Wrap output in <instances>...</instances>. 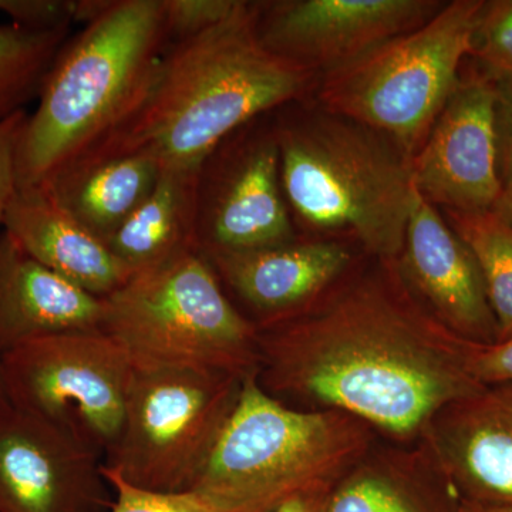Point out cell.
Listing matches in <instances>:
<instances>
[{
	"label": "cell",
	"mask_w": 512,
	"mask_h": 512,
	"mask_svg": "<svg viewBox=\"0 0 512 512\" xmlns=\"http://www.w3.org/2000/svg\"><path fill=\"white\" fill-rule=\"evenodd\" d=\"M372 443L365 421L286 406L252 370L190 494L214 512H274L301 495L333 490Z\"/></svg>",
	"instance_id": "5b68a950"
},
{
	"label": "cell",
	"mask_w": 512,
	"mask_h": 512,
	"mask_svg": "<svg viewBox=\"0 0 512 512\" xmlns=\"http://www.w3.org/2000/svg\"><path fill=\"white\" fill-rule=\"evenodd\" d=\"M410 170L416 190L437 208L463 214L494 210L504 190L491 77L478 69L461 77Z\"/></svg>",
	"instance_id": "4fadbf2b"
},
{
	"label": "cell",
	"mask_w": 512,
	"mask_h": 512,
	"mask_svg": "<svg viewBox=\"0 0 512 512\" xmlns=\"http://www.w3.org/2000/svg\"><path fill=\"white\" fill-rule=\"evenodd\" d=\"M6 399L101 458L119 440L133 360L101 329L33 340L0 356Z\"/></svg>",
	"instance_id": "9c48e42d"
},
{
	"label": "cell",
	"mask_w": 512,
	"mask_h": 512,
	"mask_svg": "<svg viewBox=\"0 0 512 512\" xmlns=\"http://www.w3.org/2000/svg\"><path fill=\"white\" fill-rule=\"evenodd\" d=\"M451 228L476 256L488 301L498 325V340L512 336V227L494 211L444 212ZM497 340V342H498Z\"/></svg>",
	"instance_id": "603a6c76"
},
{
	"label": "cell",
	"mask_w": 512,
	"mask_h": 512,
	"mask_svg": "<svg viewBox=\"0 0 512 512\" xmlns=\"http://www.w3.org/2000/svg\"><path fill=\"white\" fill-rule=\"evenodd\" d=\"M69 29L0 25V121L39 99L47 74L67 42Z\"/></svg>",
	"instance_id": "7402d4cb"
},
{
	"label": "cell",
	"mask_w": 512,
	"mask_h": 512,
	"mask_svg": "<svg viewBox=\"0 0 512 512\" xmlns=\"http://www.w3.org/2000/svg\"><path fill=\"white\" fill-rule=\"evenodd\" d=\"M330 493L332 490L301 495V497L288 501L274 512H328Z\"/></svg>",
	"instance_id": "f546056e"
},
{
	"label": "cell",
	"mask_w": 512,
	"mask_h": 512,
	"mask_svg": "<svg viewBox=\"0 0 512 512\" xmlns=\"http://www.w3.org/2000/svg\"><path fill=\"white\" fill-rule=\"evenodd\" d=\"M28 111H19L9 119L0 121V225L9 202L18 191V147Z\"/></svg>",
	"instance_id": "f1b7e54d"
},
{
	"label": "cell",
	"mask_w": 512,
	"mask_h": 512,
	"mask_svg": "<svg viewBox=\"0 0 512 512\" xmlns=\"http://www.w3.org/2000/svg\"><path fill=\"white\" fill-rule=\"evenodd\" d=\"M114 491L110 512H214L190 493L164 494L140 490L104 471Z\"/></svg>",
	"instance_id": "484cf974"
},
{
	"label": "cell",
	"mask_w": 512,
	"mask_h": 512,
	"mask_svg": "<svg viewBox=\"0 0 512 512\" xmlns=\"http://www.w3.org/2000/svg\"><path fill=\"white\" fill-rule=\"evenodd\" d=\"M420 447L460 503L512 510V383L448 404Z\"/></svg>",
	"instance_id": "9a60e30c"
},
{
	"label": "cell",
	"mask_w": 512,
	"mask_h": 512,
	"mask_svg": "<svg viewBox=\"0 0 512 512\" xmlns=\"http://www.w3.org/2000/svg\"><path fill=\"white\" fill-rule=\"evenodd\" d=\"M443 5L436 0L256 2V32L269 52L326 73L419 28Z\"/></svg>",
	"instance_id": "7c38bea8"
},
{
	"label": "cell",
	"mask_w": 512,
	"mask_h": 512,
	"mask_svg": "<svg viewBox=\"0 0 512 512\" xmlns=\"http://www.w3.org/2000/svg\"><path fill=\"white\" fill-rule=\"evenodd\" d=\"M276 111L282 187L293 222L316 235H349L377 261H397L416 192L409 158L345 117Z\"/></svg>",
	"instance_id": "277c9868"
},
{
	"label": "cell",
	"mask_w": 512,
	"mask_h": 512,
	"mask_svg": "<svg viewBox=\"0 0 512 512\" xmlns=\"http://www.w3.org/2000/svg\"><path fill=\"white\" fill-rule=\"evenodd\" d=\"M100 329L134 363L238 377L258 363V328L228 298L200 251L131 276L103 298Z\"/></svg>",
	"instance_id": "52a82bcc"
},
{
	"label": "cell",
	"mask_w": 512,
	"mask_h": 512,
	"mask_svg": "<svg viewBox=\"0 0 512 512\" xmlns=\"http://www.w3.org/2000/svg\"><path fill=\"white\" fill-rule=\"evenodd\" d=\"M5 402H8V399H6L5 382H3L2 360H0V406H2V404Z\"/></svg>",
	"instance_id": "1f68e13d"
},
{
	"label": "cell",
	"mask_w": 512,
	"mask_h": 512,
	"mask_svg": "<svg viewBox=\"0 0 512 512\" xmlns=\"http://www.w3.org/2000/svg\"><path fill=\"white\" fill-rule=\"evenodd\" d=\"M255 13L254 2L239 0L220 25L165 47L133 109L70 168L128 153L200 167L234 131L305 97L316 73L269 52Z\"/></svg>",
	"instance_id": "7a4b0ae2"
},
{
	"label": "cell",
	"mask_w": 512,
	"mask_h": 512,
	"mask_svg": "<svg viewBox=\"0 0 512 512\" xmlns=\"http://www.w3.org/2000/svg\"><path fill=\"white\" fill-rule=\"evenodd\" d=\"M244 377L134 363L119 440L103 470L154 493H190L237 402Z\"/></svg>",
	"instance_id": "ba28073f"
},
{
	"label": "cell",
	"mask_w": 512,
	"mask_h": 512,
	"mask_svg": "<svg viewBox=\"0 0 512 512\" xmlns=\"http://www.w3.org/2000/svg\"><path fill=\"white\" fill-rule=\"evenodd\" d=\"M470 56L488 77L512 74V0L485 2Z\"/></svg>",
	"instance_id": "cb8c5ba5"
},
{
	"label": "cell",
	"mask_w": 512,
	"mask_h": 512,
	"mask_svg": "<svg viewBox=\"0 0 512 512\" xmlns=\"http://www.w3.org/2000/svg\"><path fill=\"white\" fill-rule=\"evenodd\" d=\"M493 211L512 227V190L503 192Z\"/></svg>",
	"instance_id": "4dcf8cb0"
},
{
	"label": "cell",
	"mask_w": 512,
	"mask_h": 512,
	"mask_svg": "<svg viewBox=\"0 0 512 512\" xmlns=\"http://www.w3.org/2000/svg\"><path fill=\"white\" fill-rule=\"evenodd\" d=\"M485 0H453L419 28L323 73L322 110L362 124L412 160L460 83Z\"/></svg>",
	"instance_id": "8992f818"
},
{
	"label": "cell",
	"mask_w": 512,
	"mask_h": 512,
	"mask_svg": "<svg viewBox=\"0 0 512 512\" xmlns=\"http://www.w3.org/2000/svg\"><path fill=\"white\" fill-rule=\"evenodd\" d=\"M468 372L483 386L512 383V336L488 343H468Z\"/></svg>",
	"instance_id": "4316f807"
},
{
	"label": "cell",
	"mask_w": 512,
	"mask_h": 512,
	"mask_svg": "<svg viewBox=\"0 0 512 512\" xmlns=\"http://www.w3.org/2000/svg\"><path fill=\"white\" fill-rule=\"evenodd\" d=\"M396 265L409 291L444 328L468 342H497V319L476 256L417 190Z\"/></svg>",
	"instance_id": "5bb4252c"
},
{
	"label": "cell",
	"mask_w": 512,
	"mask_h": 512,
	"mask_svg": "<svg viewBox=\"0 0 512 512\" xmlns=\"http://www.w3.org/2000/svg\"><path fill=\"white\" fill-rule=\"evenodd\" d=\"M103 299L37 262L0 232V356L33 340L100 329Z\"/></svg>",
	"instance_id": "e0dca14e"
},
{
	"label": "cell",
	"mask_w": 512,
	"mask_h": 512,
	"mask_svg": "<svg viewBox=\"0 0 512 512\" xmlns=\"http://www.w3.org/2000/svg\"><path fill=\"white\" fill-rule=\"evenodd\" d=\"M161 170L151 154H120L70 168L40 190L107 245L156 187Z\"/></svg>",
	"instance_id": "44dd1931"
},
{
	"label": "cell",
	"mask_w": 512,
	"mask_h": 512,
	"mask_svg": "<svg viewBox=\"0 0 512 512\" xmlns=\"http://www.w3.org/2000/svg\"><path fill=\"white\" fill-rule=\"evenodd\" d=\"M2 227L26 254L96 298H106L131 278L109 247L45 191H16Z\"/></svg>",
	"instance_id": "ac0fdd59"
},
{
	"label": "cell",
	"mask_w": 512,
	"mask_h": 512,
	"mask_svg": "<svg viewBox=\"0 0 512 512\" xmlns=\"http://www.w3.org/2000/svg\"><path fill=\"white\" fill-rule=\"evenodd\" d=\"M266 116L234 131L200 165L197 244L201 254L254 251L299 238L282 187L274 120L266 123Z\"/></svg>",
	"instance_id": "30bf717a"
},
{
	"label": "cell",
	"mask_w": 512,
	"mask_h": 512,
	"mask_svg": "<svg viewBox=\"0 0 512 512\" xmlns=\"http://www.w3.org/2000/svg\"><path fill=\"white\" fill-rule=\"evenodd\" d=\"M328 512H460V500L423 448L370 451L335 485Z\"/></svg>",
	"instance_id": "d6986e66"
},
{
	"label": "cell",
	"mask_w": 512,
	"mask_h": 512,
	"mask_svg": "<svg viewBox=\"0 0 512 512\" xmlns=\"http://www.w3.org/2000/svg\"><path fill=\"white\" fill-rule=\"evenodd\" d=\"M103 458L59 427L0 406V512H110Z\"/></svg>",
	"instance_id": "8fae6325"
},
{
	"label": "cell",
	"mask_w": 512,
	"mask_h": 512,
	"mask_svg": "<svg viewBox=\"0 0 512 512\" xmlns=\"http://www.w3.org/2000/svg\"><path fill=\"white\" fill-rule=\"evenodd\" d=\"M167 43L161 0H110L67 40L19 138L18 190H40L133 109Z\"/></svg>",
	"instance_id": "3957f363"
},
{
	"label": "cell",
	"mask_w": 512,
	"mask_h": 512,
	"mask_svg": "<svg viewBox=\"0 0 512 512\" xmlns=\"http://www.w3.org/2000/svg\"><path fill=\"white\" fill-rule=\"evenodd\" d=\"M200 167H163L156 187L107 242L130 276L200 251L197 181Z\"/></svg>",
	"instance_id": "ffe728a7"
},
{
	"label": "cell",
	"mask_w": 512,
	"mask_h": 512,
	"mask_svg": "<svg viewBox=\"0 0 512 512\" xmlns=\"http://www.w3.org/2000/svg\"><path fill=\"white\" fill-rule=\"evenodd\" d=\"M346 274L305 311L258 328L256 379L286 406L340 410L420 440L448 404L485 386L458 338L409 291L396 261Z\"/></svg>",
	"instance_id": "6da1fadb"
},
{
	"label": "cell",
	"mask_w": 512,
	"mask_h": 512,
	"mask_svg": "<svg viewBox=\"0 0 512 512\" xmlns=\"http://www.w3.org/2000/svg\"><path fill=\"white\" fill-rule=\"evenodd\" d=\"M202 255L225 291L252 313L256 328L305 311L353 264L352 251L336 239L298 238L278 247Z\"/></svg>",
	"instance_id": "2e32d148"
},
{
	"label": "cell",
	"mask_w": 512,
	"mask_h": 512,
	"mask_svg": "<svg viewBox=\"0 0 512 512\" xmlns=\"http://www.w3.org/2000/svg\"><path fill=\"white\" fill-rule=\"evenodd\" d=\"M494 84V124L498 173L503 190H512V74L491 77Z\"/></svg>",
	"instance_id": "83f0119b"
},
{
	"label": "cell",
	"mask_w": 512,
	"mask_h": 512,
	"mask_svg": "<svg viewBox=\"0 0 512 512\" xmlns=\"http://www.w3.org/2000/svg\"><path fill=\"white\" fill-rule=\"evenodd\" d=\"M167 47L187 42L220 25L237 9L239 0H161Z\"/></svg>",
	"instance_id": "d4e9b609"
}]
</instances>
